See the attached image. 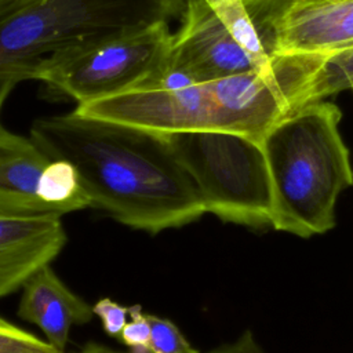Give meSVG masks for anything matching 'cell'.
<instances>
[{
	"label": "cell",
	"instance_id": "obj_1",
	"mask_svg": "<svg viewBox=\"0 0 353 353\" xmlns=\"http://www.w3.org/2000/svg\"><path fill=\"white\" fill-rule=\"evenodd\" d=\"M30 138L74 165L91 207L131 229L157 234L207 212L164 135L73 110L34 120Z\"/></svg>",
	"mask_w": 353,
	"mask_h": 353
},
{
	"label": "cell",
	"instance_id": "obj_2",
	"mask_svg": "<svg viewBox=\"0 0 353 353\" xmlns=\"http://www.w3.org/2000/svg\"><path fill=\"white\" fill-rule=\"evenodd\" d=\"M341 117L335 103L313 102L292 112L265 138L274 230L307 239L335 226L336 199L353 185Z\"/></svg>",
	"mask_w": 353,
	"mask_h": 353
},
{
	"label": "cell",
	"instance_id": "obj_3",
	"mask_svg": "<svg viewBox=\"0 0 353 353\" xmlns=\"http://www.w3.org/2000/svg\"><path fill=\"white\" fill-rule=\"evenodd\" d=\"M185 0H19L0 11V74L39 80L52 65L181 18Z\"/></svg>",
	"mask_w": 353,
	"mask_h": 353
},
{
	"label": "cell",
	"instance_id": "obj_4",
	"mask_svg": "<svg viewBox=\"0 0 353 353\" xmlns=\"http://www.w3.org/2000/svg\"><path fill=\"white\" fill-rule=\"evenodd\" d=\"M207 212L254 230L273 229V200L262 145L230 132L164 135Z\"/></svg>",
	"mask_w": 353,
	"mask_h": 353
},
{
	"label": "cell",
	"instance_id": "obj_5",
	"mask_svg": "<svg viewBox=\"0 0 353 353\" xmlns=\"http://www.w3.org/2000/svg\"><path fill=\"white\" fill-rule=\"evenodd\" d=\"M171 44L170 23H159L58 62L39 80L76 105L108 98L163 80Z\"/></svg>",
	"mask_w": 353,
	"mask_h": 353
},
{
	"label": "cell",
	"instance_id": "obj_6",
	"mask_svg": "<svg viewBox=\"0 0 353 353\" xmlns=\"http://www.w3.org/2000/svg\"><path fill=\"white\" fill-rule=\"evenodd\" d=\"M251 14L272 57L353 47V0H274Z\"/></svg>",
	"mask_w": 353,
	"mask_h": 353
},
{
	"label": "cell",
	"instance_id": "obj_7",
	"mask_svg": "<svg viewBox=\"0 0 353 353\" xmlns=\"http://www.w3.org/2000/svg\"><path fill=\"white\" fill-rule=\"evenodd\" d=\"M179 19L167 73L156 84L185 85L256 70L250 54L204 0H185Z\"/></svg>",
	"mask_w": 353,
	"mask_h": 353
},
{
	"label": "cell",
	"instance_id": "obj_8",
	"mask_svg": "<svg viewBox=\"0 0 353 353\" xmlns=\"http://www.w3.org/2000/svg\"><path fill=\"white\" fill-rule=\"evenodd\" d=\"M221 106V132L248 138L259 145L292 112L280 77L256 70L212 80Z\"/></svg>",
	"mask_w": 353,
	"mask_h": 353
},
{
	"label": "cell",
	"instance_id": "obj_9",
	"mask_svg": "<svg viewBox=\"0 0 353 353\" xmlns=\"http://www.w3.org/2000/svg\"><path fill=\"white\" fill-rule=\"evenodd\" d=\"M68 236L62 215H0V298L21 290L41 266L63 250Z\"/></svg>",
	"mask_w": 353,
	"mask_h": 353
},
{
	"label": "cell",
	"instance_id": "obj_10",
	"mask_svg": "<svg viewBox=\"0 0 353 353\" xmlns=\"http://www.w3.org/2000/svg\"><path fill=\"white\" fill-rule=\"evenodd\" d=\"M17 316L39 327L44 339L65 353L70 330L90 323L94 312L92 305L73 292L47 263L23 283Z\"/></svg>",
	"mask_w": 353,
	"mask_h": 353
},
{
	"label": "cell",
	"instance_id": "obj_11",
	"mask_svg": "<svg viewBox=\"0 0 353 353\" xmlns=\"http://www.w3.org/2000/svg\"><path fill=\"white\" fill-rule=\"evenodd\" d=\"M50 161L30 137L15 134L0 123V215L51 212L37 196L39 178Z\"/></svg>",
	"mask_w": 353,
	"mask_h": 353
},
{
	"label": "cell",
	"instance_id": "obj_12",
	"mask_svg": "<svg viewBox=\"0 0 353 353\" xmlns=\"http://www.w3.org/2000/svg\"><path fill=\"white\" fill-rule=\"evenodd\" d=\"M298 57V74L291 92L294 110L339 92H353V47L327 55Z\"/></svg>",
	"mask_w": 353,
	"mask_h": 353
},
{
	"label": "cell",
	"instance_id": "obj_13",
	"mask_svg": "<svg viewBox=\"0 0 353 353\" xmlns=\"http://www.w3.org/2000/svg\"><path fill=\"white\" fill-rule=\"evenodd\" d=\"M37 196L51 212L59 215L91 207L80 175L68 160H51L46 165L39 178Z\"/></svg>",
	"mask_w": 353,
	"mask_h": 353
},
{
	"label": "cell",
	"instance_id": "obj_14",
	"mask_svg": "<svg viewBox=\"0 0 353 353\" xmlns=\"http://www.w3.org/2000/svg\"><path fill=\"white\" fill-rule=\"evenodd\" d=\"M228 26L234 39L252 58L256 72L276 76L274 58L269 54L256 22L244 0H204Z\"/></svg>",
	"mask_w": 353,
	"mask_h": 353
},
{
	"label": "cell",
	"instance_id": "obj_15",
	"mask_svg": "<svg viewBox=\"0 0 353 353\" xmlns=\"http://www.w3.org/2000/svg\"><path fill=\"white\" fill-rule=\"evenodd\" d=\"M0 353H62L44 338L0 314Z\"/></svg>",
	"mask_w": 353,
	"mask_h": 353
},
{
	"label": "cell",
	"instance_id": "obj_16",
	"mask_svg": "<svg viewBox=\"0 0 353 353\" xmlns=\"http://www.w3.org/2000/svg\"><path fill=\"white\" fill-rule=\"evenodd\" d=\"M150 323V353H199L178 325L165 317L148 313Z\"/></svg>",
	"mask_w": 353,
	"mask_h": 353
},
{
	"label": "cell",
	"instance_id": "obj_17",
	"mask_svg": "<svg viewBox=\"0 0 353 353\" xmlns=\"http://www.w3.org/2000/svg\"><path fill=\"white\" fill-rule=\"evenodd\" d=\"M119 339L128 347V353H150V323L141 305L130 306V320Z\"/></svg>",
	"mask_w": 353,
	"mask_h": 353
},
{
	"label": "cell",
	"instance_id": "obj_18",
	"mask_svg": "<svg viewBox=\"0 0 353 353\" xmlns=\"http://www.w3.org/2000/svg\"><path fill=\"white\" fill-rule=\"evenodd\" d=\"M94 316H97L102 324V330L110 338L119 339L123 328L130 317V306L121 305L108 296L98 299L92 305Z\"/></svg>",
	"mask_w": 353,
	"mask_h": 353
},
{
	"label": "cell",
	"instance_id": "obj_19",
	"mask_svg": "<svg viewBox=\"0 0 353 353\" xmlns=\"http://www.w3.org/2000/svg\"><path fill=\"white\" fill-rule=\"evenodd\" d=\"M207 353H265L250 330L244 331L236 341L211 349Z\"/></svg>",
	"mask_w": 353,
	"mask_h": 353
},
{
	"label": "cell",
	"instance_id": "obj_20",
	"mask_svg": "<svg viewBox=\"0 0 353 353\" xmlns=\"http://www.w3.org/2000/svg\"><path fill=\"white\" fill-rule=\"evenodd\" d=\"M21 81H25V79L22 76H19V74H14V73L0 74V112H1V108L6 103L7 98L10 97L11 91Z\"/></svg>",
	"mask_w": 353,
	"mask_h": 353
},
{
	"label": "cell",
	"instance_id": "obj_21",
	"mask_svg": "<svg viewBox=\"0 0 353 353\" xmlns=\"http://www.w3.org/2000/svg\"><path fill=\"white\" fill-rule=\"evenodd\" d=\"M76 353H125V352L116 350V349H113L108 345H103L101 342L90 341V342L84 343Z\"/></svg>",
	"mask_w": 353,
	"mask_h": 353
},
{
	"label": "cell",
	"instance_id": "obj_22",
	"mask_svg": "<svg viewBox=\"0 0 353 353\" xmlns=\"http://www.w3.org/2000/svg\"><path fill=\"white\" fill-rule=\"evenodd\" d=\"M244 1H245V4H247L248 10H250V11H254V10L259 8L261 6H263L268 0H244Z\"/></svg>",
	"mask_w": 353,
	"mask_h": 353
},
{
	"label": "cell",
	"instance_id": "obj_23",
	"mask_svg": "<svg viewBox=\"0 0 353 353\" xmlns=\"http://www.w3.org/2000/svg\"><path fill=\"white\" fill-rule=\"evenodd\" d=\"M17 1H19V0H0V11L12 6V4H15Z\"/></svg>",
	"mask_w": 353,
	"mask_h": 353
},
{
	"label": "cell",
	"instance_id": "obj_24",
	"mask_svg": "<svg viewBox=\"0 0 353 353\" xmlns=\"http://www.w3.org/2000/svg\"><path fill=\"white\" fill-rule=\"evenodd\" d=\"M270 1H273V0H268V1H266V3H265V4H268V3H270Z\"/></svg>",
	"mask_w": 353,
	"mask_h": 353
},
{
	"label": "cell",
	"instance_id": "obj_25",
	"mask_svg": "<svg viewBox=\"0 0 353 353\" xmlns=\"http://www.w3.org/2000/svg\"><path fill=\"white\" fill-rule=\"evenodd\" d=\"M273 1H274V0H273ZM270 3H272V1H270ZM263 7H265V6H263Z\"/></svg>",
	"mask_w": 353,
	"mask_h": 353
}]
</instances>
